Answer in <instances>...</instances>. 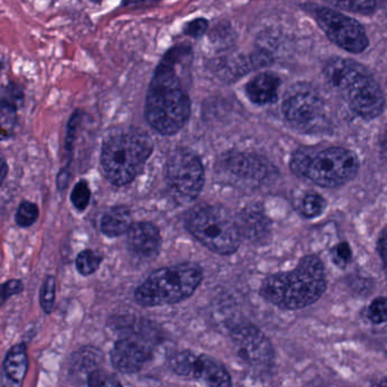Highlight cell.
Returning <instances> with one entry per match:
<instances>
[{"label":"cell","instance_id":"cell-1","mask_svg":"<svg viewBox=\"0 0 387 387\" xmlns=\"http://www.w3.org/2000/svg\"><path fill=\"white\" fill-rule=\"evenodd\" d=\"M190 56V46H175L154 70L147 93L144 116L149 125L160 134L179 132L191 115L190 97L176 72L177 63Z\"/></svg>","mask_w":387,"mask_h":387},{"label":"cell","instance_id":"cell-2","mask_svg":"<svg viewBox=\"0 0 387 387\" xmlns=\"http://www.w3.org/2000/svg\"><path fill=\"white\" fill-rule=\"evenodd\" d=\"M325 290L322 261L316 255H306L291 272H277L265 278L260 295L277 308L297 310L317 302Z\"/></svg>","mask_w":387,"mask_h":387},{"label":"cell","instance_id":"cell-3","mask_svg":"<svg viewBox=\"0 0 387 387\" xmlns=\"http://www.w3.org/2000/svg\"><path fill=\"white\" fill-rule=\"evenodd\" d=\"M324 76L332 88L342 93L356 115L373 120L382 114L384 93L361 64L351 59L333 58L325 65Z\"/></svg>","mask_w":387,"mask_h":387},{"label":"cell","instance_id":"cell-4","mask_svg":"<svg viewBox=\"0 0 387 387\" xmlns=\"http://www.w3.org/2000/svg\"><path fill=\"white\" fill-rule=\"evenodd\" d=\"M154 144L138 129H120L110 133L101 150L100 163L112 184L123 186L140 174L152 156Z\"/></svg>","mask_w":387,"mask_h":387},{"label":"cell","instance_id":"cell-5","mask_svg":"<svg viewBox=\"0 0 387 387\" xmlns=\"http://www.w3.org/2000/svg\"><path fill=\"white\" fill-rule=\"evenodd\" d=\"M295 175L324 188L344 186L359 171V160L354 152L339 147L314 150L299 149L291 158Z\"/></svg>","mask_w":387,"mask_h":387},{"label":"cell","instance_id":"cell-6","mask_svg":"<svg viewBox=\"0 0 387 387\" xmlns=\"http://www.w3.org/2000/svg\"><path fill=\"white\" fill-rule=\"evenodd\" d=\"M201 281V268L194 263L164 267L137 289L135 301L142 307L175 304L191 297Z\"/></svg>","mask_w":387,"mask_h":387},{"label":"cell","instance_id":"cell-7","mask_svg":"<svg viewBox=\"0 0 387 387\" xmlns=\"http://www.w3.org/2000/svg\"><path fill=\"white\" fill-rule=\"evenodd\" d=\"M186 228L206 248L219 255H230L239 249L241 232L228 211L216 206H200L190 211Z\"/></svg>","mask_w":387,"mask_h":387},{"label":"cell","instance_id":"cell-8","mask_svg":"<svg viewBox=\"0 0 387 387\" xmlns=\"http://www.w3.org/2000/svg\"><path fill=\"white\" fill-rule=\"evenodd\" d=\"M166 182L179 201H194L205 184L201 160L194 152L179 149L166 165Z\"/></svg>","mask_w":387,"mask_h":387},{"label":"cell","instance_id":"cell-9","mask_svg":"<svg viewBox=\"0 0 387 387\" xmlns=\"http://www.w3.org/2000/svg\"><path fill=\"white\" fill-rule=\"evenodd\" d=\"M316 20L329 39L339 48L359 53L369 45L367 33L361 24L342 13L320 9L316 11Z\"/></svg>","mask_w":387,"mask_h":387},{"label":"cell","instance_id":"cell-10","mask_svg":"<svg viewBox=\"0 0 387 387\" xmlns=\"http://www.w3.org/2000/svg\"><path fill=\"white\" fill-rule=\"evenodd\" d=\"M169 365L177 375L199 379L211 386H230V373L219 362L207 356H196L191 351L173 354Z\"/></svg>","mask_w":387,"mask_h":387},{"label":"cell","instance_id":"cell-11","mask_svg":"<svg viewBox=\"0 0 387 387\" xmlns=\"http://www.w3.org/2000/svg\"><path fill=\"white\" fill-rule=\"evenodd\" d=\"M236 354L250 367L263 369L274 360V349L266 335L253 325L240 326L232 332Z\"/></svg>","mask_w":387,"mask_h":387},{"label":"cell","instance_id":"cell-12","mask_svg":"<svg viewBox=\"0 0 387 387\" xmlns=\"http://www.w3.org/2000/svg\"><path fill=\"white\" fill-rule=\"evenodd\" d=\"M283 114L290 124L302 131H314L323 127L326 120L323 100L304 91L293 93L284 100Z\"/></svg>","mask_w":387,"mask_h":387},{"label":"cell","instance_id":"cell-13","mask_svg":"<svg viewBox=\"0 0 387 387\" xmlns=\"http://www.w3.org/2000/svg\"><path fill=\"white\" fill-rule=\"evenodd\" d=\"M110 358L120 373H137L150 358V349L137 337H125L116 342Z\"/></svg>","mask_w":387,"mask_h":387},{"label":"cell","instance_id":"cell-14","mask_svg":"<svg viewBox=\"0 0 387 387\" xmlns=\"http://www.w3.org/2000/svg\"><path fill=\"white\" fill-rule=\"evenodd\" d=\"M161 247V236L157 226L152 223L133 224L127 232V248L140 259L156 258Z\"/></svg>","mask_w":387,"mask_h":387},{"label":"cell","instance_id":"cell-15","mask_svg":"<svg viewBox=\"0 0 387 387\" xmlns=\"http://www.w3.org/2000/svg\"><path fill=\"white\" fill-rule=\"evenodd\" d=\"M236 223L241 235L253 243H264L270 239V219L259 206L244 208Z\"/></svg>","mask_w":387,"mask_h":387},{"label":"cell","instance_id":"cell-16","mask_svg":"<svg viewBox=\"0 0 387 387\" xmlns=\"http://www.w3.org/2000/svg\"><path fill=\"white\" fill-rule=\"evenodd\" d=\"M278 88L280 79L275 74L261 73L248 83L245 91L253 104L268 105L277 100Z\"/></svg>","mask_w":387,"mask_h":387},{"label":"cell","instance_id":"cell-17","mask_svg":"<svg viewBox=\"0 0 387 387\" xmlns=\"http://www.w3.org/2000/svg\"><path fill=\"white\" fill-rule=\"evenodd\" d=\"M132 225V215L129 208L115 206L110 208L101 217L100 230L105 235L116 238L127 233Z\"/></svg>","mask_w":387,"mask_h":387},{"label":"cell","instance_id":"cell-18","mask_svg":"<svg viewBox=\"0 0 387 387\" xmlns=\"http://www.w3.org/2000/svg\"><path fill=\"white\" fill-rule=\"evenodd\" d=\"M28 371V354L26 345L16 344L9 349L4 360V371L9 381L21 384Z\"/></svg>","mask_w":387,"mask_h":387},{"label":"cell","instance_id":"cell-19","mask_svg":"<svg viewBox=\"0 0 387 387\" xmlns=\"http://www.w3.org/2000/svg\"><path fill=\"white\" fill-rule=\"evenodd\" d=\"M325 199L320 194L314 192L304 194L301 202V213L307 218L319 216L325 211Z\"/></svg>","mask_w":387,"mask_h":387},{"label":"cell","instance_id":"cell-20","mask_svg":"<svg viewBox=\"0 0 387 387\" xmlns=\"http://www.w3.org/2000/svg\"><path fill=\"white\" fill-rule=\"evenodd\" d=\"M101 257L92 250L82 251L76 258L78 272L83 276H89L97 272L101 265Z\"/></svg>","mask_w":387,"mask_h":387},{"label":"cell","instance_id":"cell-21","mask_svg":"<svg viewBox=\"0 0 387 387\" xmlns=\"http://www.w3.org/2000/svg\"><path fill=\"white\" fill-rule=\"evenodd\" d=\"M38 217H39L38 206L33 202L24 201L18 206L15 215V222L21 228H28L37 222Z\"/></svg>","mask_w":387,"mask_h":387},{"label":"cell","instance_id":"cell-22","mask_svg":"<svg viewBox=\"0 0 387 387\" xmlns=\"http://www.w3.org/2000/svg\"><path fill=\"white\" fill-rule=\"evenodd\" d=\"M56 295V281L53 276L49 275L45 278L41 291H40V304L43 307L46 314H51L55 304Z\"/></svg>","mask_w":387,"mask_h":387},{"label":"cell","instance_id":"cell-23","mask_svg":"<svg viewBox=\"0 0 387 387\" xmlns=\"http://www.w3.org/2000/svg\"><path fill=\"white\" fill-rule=\"evenodd\" d=\"M332 4L346 11L369 14L376 7V0H331Z\"/></svg>","mask_w":387,"mask_h":387},{"label":"cell","instance_id":"cell-24","mask_svg":"<svg viewBox=\"0 0 387 387\" xmlns=\"http://www.w3.org/2000/svg\"><path fill=\"white\" fill-rule=\"evenodd\" d=\"M90 199L91 191L88 183L85 181H80L72 191V196H70L72 203L78 211H83L90 203Z\"/></svg>","mask_w":387,"mask_h":387},{"label":"cell","instance_id":"cell-25","mask_svg":"<svg viewBox=\"0 0 387 387\" xmlns=\"http://www.w3.org/2000/svg\"><path fill=\"white\" fill-rule=\"evenodd\" d=\"M368 318L375 324L387 322V297H377L368 308Z\"/></svg>","mask_w":387,"mask_h":387},{"label":"cell","instance_id":"cell-26","mask_svg":"<svg viewBox=\"0 0 387 387\" xmlns=\"http://www.w3.org/2000/svg\"><path fill=\"white\" fill-rule=\"evenodd\" d=\"M23 101V93L20 90V88L16 85H7L5 88V90L3 92V100H1V105L4 106L11 107L14 110H18V107L21 106Z\"/></svg>","mask_w":387,"mask_h":387},{"label":"cell","instance_id":"cell-27","mask_svg":"<svg viewBox=\"0 0 387 387\" xmlns=\"http://www.w3.org/2000/svg\"><path fill=\"white\" fill-rule=\"evenodd\" d=\"M88 385L90 386H118L121 383L118 382L115 376L112 373L105 371H93L88 376Z\"/></svg>","mask_w":387,"mask_h":387},{"label":"cell","instance_id":"cell-28","mask_svg":"<svg viewBox=\"0 0 387 387\" xmlns=\"http://www.w3.org/2000/svg\"><path fill=\"white\" fill-rule=\"evenodd\" d=\"M332 257L337 266L344 268L352 258V250L346 242H341L332 251Z\"/></svg>","mask_w":387,"mask_h":387},{"label":"cell","instance_id":"cell-29","mask_svg":"<svg viewBox=\"0 0 387 387\" xmlns=\"http://www.w3.org/2000/svg\"><path fill=\"white\" fill-rule=\"evenodd\" d=\"M100 359V354L98 350H81L78 354V358H75L76 364H79L80 367H93L97 365V362Z\"/></svg>","mask_w":387,"mask_h":387},{"label":"cell","instance_id":"cell-30","mask_svg":"<svg viewBox=\"0 0 387 387\" xmlns=\"http://www.w3.org/2000/svg\"><path fill=\"white\" fill-rule=\"evenodd\" d=\"M208 28V21L206 18H196L188 23L184 28V33L192 38H200L206 33Z\"/></svg>","mask_w":387,"mask_h":387},{"label":"cell","instance_id":"cell-31","mask_svg":"<svg viewBox=\"0 0 387 387\" xmlns=\"http://www.w3.org/2000/svg\"><path fill=\"white\" fill-rule=\"evenodd\" d=\"M23 291L22 282L18 280H11L3 285V302H5L11 295H18Z\"/></svg>","mask_w":387,"mask_h":387},{"label":"cell","instance_id":"cell-32","mask_svg":"<svg viewBox=\"0 0 387 387\" xmlns=\"http://www.w3.org/2000/svg\"><path fill=\"white\" fill-rule=\"evenodd\" d=\"M378 253L382 258L383 264L387 270V228L383 230L378 240Z\"/></svg>","mask_w":387,"mask_h":387},{"label":"cell","instance_id":"cell-33","mask_svg":"<svg viewBox=\"0 0 387 387\" xmlns=\"http://www.w3.org/2000/svg\"><path fill=\"white\" fill-rule=\"evenodd\" d=\"M125 5L127 6H144L150 5L157 1V0H124Z\"/></svg>","mask_w":387,"mask_h":387},{"label":"cell","instance_id":"cell-34","mask_svg":"<svg viewBox=\"0 0 387 387\" xmlns=\"http://www.w3.org/2000/svg\"><path fill=\"white\" fill-rule=\"evenodd\" d=\"M6 173H7V167H6L5 160H3V174H1V180H5Z\"/></svg>","mask_w":387,"mask_h":387},{"label":"cell","instance_id":"cell-35","mask_svg":"<svg viewBox=\"0 0 387 387\" xmlns=\"http://www.w3.org/2000/svg\"><path fill=\"white\" fill-rule=\"evenodd\" d=\"M377 384L383 385V386H387V377H384V378L381 379Z\"/></svg>","mask_w":387,"mask_h":387}]
</instances>
